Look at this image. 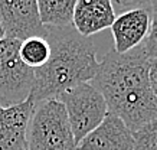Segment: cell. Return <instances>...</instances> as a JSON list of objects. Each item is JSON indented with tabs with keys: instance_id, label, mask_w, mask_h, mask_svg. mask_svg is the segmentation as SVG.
<instances>
[{
	"instance_id": "cell-3",
	"label": "cell",
	"mask_w": 157,
	"mask_h": 150,
	"mask_svg": "<svg viewBox=\"0 0 157 150\" xmlns=\"http://www.w3.org/2000/svg\"><path fill=\"white\" fill-rule=\"evenodd\" d=\"M26 140L28 150H78L67 110L59 100L35 106Z\"/></svg>"
},
{
	"instance_id": "cell-15",
	"label": "cell",
	"mask_w": 157,
	"mask_h": 150,
	"mask_svg": "<svg viewBox=\"0 0 157 150\" xmlns=\"http://www.w3.org/2000/svg\"><path fill=\"white\" fill-rule=\"evenodd\" d=\"M148 83L157 98V58H148Z\"/></svg>"
},
{
	"instance_id": "cell-7",
	"label": "cell",
	"mask_w": 157,
	"mask_h": 150,
	"mask_svg": "<svg viewBox=\"0 0 157 150\" xmlns=\"http://www.w3.org/2000/svg\"><path fill=\"white\" fill-rule=\"evenodd\" d=\"M151 26V10L150 6L133 7L124 10L115 17L113 26L109 28L114 49L117 53H127L141 46L147 39Z\"/></svg>"
},
{
	"instance_id": "cell-2",
	"label": "cell",
	"mask_w": 157,
	"mask_h": 150,
	"mask_svg": "<svg viewBox=\"0 0 157 150\" xmlns=\"http://www.w3.org/2000/svg\"><path fill=\"white\" fill-rule=\"evenodd\" d=\"M46 39L51 45V58L33 71V87L29 97L35 106L58 100L67 90L94 79L100 67L95 45L74 28H46Z\"/></svg>"
},
{
	"instance_id": "cell-17",
	"label": "cell",
	"mask_w": 157,
	"mask_h": 150,
	"mask_svg": "<svg viewBox=\"0 0 157 150\" xmlns=\"http://www.w3.org/2000/svg\"><path fill=\"white\" fill-rule=\"evenodd\" d=\"M3 38H6V35H5V29L2 26V22H0V39H3Z\"/></svg>"
},
{
	"instance_id": "cell-4",
	"label": "cell",
	"mask_w": 157,
	"mask_h": 150,
	"mask_svg": "<svg viewBox=\"0 0 157 150\" xmlns=\"http://www.w3.org/2000/svg\"><path fill=\"white\" fill-rule=\"evenodd\" d=\"M58 100L67 110L76 146L86 134L95 130L108 114V107L102 94L92 83L78 84L62 92Z\"/></svg>"
},
{
	"instance_id": "cell-14",
	"label": "cell",
	"mask_w": 157,
	"mask_h": 150,
	"mask_svg": "<svg viewBox=\"0 0 157 150\" xmlns=\"http://www.w3.org/2000/svg\"><path fill=\"white\" fill-rule=\"evenodd\" d=\"M151 10V26L147 39L143 42V49L148 58H157V0H153L150 5Z\"/></svg>"
},
{
	"instance_id": "cell-8",
	"label": "cell",
	"mask_w": 157,
	"mask_h": 150,
	"mask_svg": "<svg viewBox=\"0 0 157 150\" xmlns=\"http://www.w3.org/2000/svg\"><path fill=\"white\" fill-rule=\"evenodd\" d=\"M35 110L29 97L20 104H0V150H28V127Z\"/></svg>"
},
{
	"instance_id": "cell-13",
	"label": "cell",
	"mask_w": 157,
	"mask_h": 150,
	"mask_svg": "<svg viewBox=\"0 0 157 150\" xmlns=\"http://www.w3.org/2000/svg\"><path fill=\"white\" fill-rule=\"evenodd\" d=\"M134 150H157V117L133 131Z\"/></svg>"
},
{
	"instance_id": "cell-1",
	"label": "cell",
	"mask_w": 157,
	"mask_h": 150,
	"mask_svg": "<svg viewBox=\"0 0 157 150\" xmlns=\"http://www.w3.org/2000/svg\"><path fill=\"white\" fill-rule=\"evenodd\" d=\"M92 85L102 94L109 114L120 117L131 131L157 117V98L148 83V56L143 46L127 53L109 51Z\"/></svg>"
},
{
	"instance_id": "cell-6",
	"label": "cell",
	"mask_w": 157,
	"mask_h": 150,
	"mask_svg": "<svg viewBox=\"0 0 157 150\" xmlns=\"http://www.w3.org/2000/svg\"><path fill=\"white\" fill-rule=\"evenodd\" d=\"M0 22L6 38L25 40L46 36V26L39 17L38 0H0Z\"/></svg>"
},
{
	"instance_id": "cell-9",
	"label": "cell",
	"mask_w": 157,
	"mask_h": 150,
	"mask_svg": "<svg viewBox=\"0 0 157 150\" xmlns=\"http://www.w3.org/2000/svg\"><path fill=\"white\" fill-rule=\"evenodd\" d=\"M78 150H134L133 131L120 117L108 113L100 126L78 143Z\"/></svg>"
},
{
	"instance_id": "cell-16",
	"label": "cell",
	"mask_w": 157,
	"mask_h": 150,
	"mask_svg": "<svg viewBox=\"0 0 157 150\" xmlns=\"http://www.w3.org/2000/svg\"><path fill=\"white\" fill-rule=\"evenodd\" d=\"M114 2V0H113ZM153 0H115V3L121 7L133 9V7H143V6H150Z\"/></svg>"
},
{
	"instance_id": "cell-5",
	"label": "cell",
	"mask_w": 157,
	"mask_h": 150,
	"mask_svg": "<svg viewBox=\"0 0 157 150\" xmlns=\"http://www.w3.org/2000/svg\"><path fill=\"white\" fill-rule=\"evenodd\" d=\"M20 40L0 39V104L14 106L28 100L33 87V69L19 56Z\"/></svg>"
},
{
	"instance_id": "cell-12",
	"label": "cell",
	"mask_w": 157,
	"mask_h": 150,
	"mask_svg": "<svg viewBox=\"0 0 157 150\" xmlns=\"http://www.w3.org/2000/svg\"><path fill=\"white\" fill-rule=\"evenodd\" d=\"M19 56L30 69H39L51 58V45L46 36H30L20 42Z\"/></svg>"
},
{
	"instance_id": "cell-11",
	"label": "cell",
	"mask_w": 157,
	"mask_h": 150,
	"mask_svg": "<svg viewBox=\"0 0 157 150\" xmlns=\"http://www.w3.org/2000/svg\"><path fill=\"white\" fill-rule=\"evenodd\" d=\"M78 0H38L39 17L46 28H72Z\"/></svg>"
},
{
	"instance_id": "cell-10",
	"label": "cell",
	"mask_w": 157,
	"mask_h": 150,
	"mask_svg": "<svg viewBox=\"0 0 157 150\" xmlns=\"http://www.w3.org/2000/svg\"><path fill=\"white\" fill-rule=\"evenodd\" d=\"M115 9L113 0H78L74 10L72 28L79 35L90 38L113 26Z\"/></svg>"
}]
</instances>
